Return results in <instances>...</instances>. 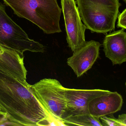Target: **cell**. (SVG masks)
<instances>
[{
	"label": "cell",
	"mask_w": 126,
	"mask_h": 126,
	"mask_svg": "<svg viewBox=\"0 0 126 126\" xmlns=\"http://www.w3.org/2000/svg\"><path fill=\"white\" fill-rule=\"evenodd\" d=\"M103 90H80L65 88L66 108L64 118L72 115L90 114L89 105L95 98L110 92Z\"/></svg>",
	"instance_id": "52a82bcc"
},
{
	"label": "cell",
	"mask_w": 126,
	"mask_h": 126,
	"mask_svg": "<svg viewBox=\"0 0 126 126\" xmlns=\"http://www.w3.org/2000/svg\"><path fill=\"white\" fill-rule=\"evenodd\" d=\"M123 0L125 1V3H126V0Z\"/></svg>",
	"instance_id": "ac0fdd59"
},
{
	"label": "cell",
	"mask_w": 126,
	"mask_h": 126,
	"mask_svg": "<svg viewBox=\"0 0 126 126\" xmlns=\"http://www.w3.org/2000/svg\"><path fill=\"white\" fill-rule=\"evenodd\" d=\"M0 109L6 114L7 126H43L50 115L30 84L1 72Z\"/></svg>",
	"instance_id": "6da1fadb"
},
{
	"label": "cell",
	"mask_w": 126,
	"mask_h": 126,
	"mask_svg": "<svg viewBox=\"0 0 126 126\" xmlns=\"http://www.w3.org/2000/svg\"><path fill=\"white\" fill-rule=\"evenodd\" d=\"M15 14L37 26L47 34L61 32L62 9L57 0H3Z\"/></svg>",
	"instance_id": "7a4b0ae2"
},
{
	"label": "cell",
	"mask_w": 126,
	"mask_h": 126,
	"mask_svg": "<svg viewBox=\"0 0 126 126\" xmlns=\"http://www.w3.org/2000/svg\"><path fill=\"white\" fill-rule=\"evenodd\" d=\"M24 59V55L0 44V72L26 81L27 72Z\"/></svg>",
	"instance_id": "9c48e42d"
},
{
	"label": "cell",
	"mask_w": 126,
	"mask_h": 126,
	"mask_svg": "<svg viewBox=\"0 0 126 126\" xmlns=\"http://www.w3.org/2000/svg\"><path fill=\"white\" fill-rule=\"evenodd\" d=\"M100 119L103 126H122L119 120L114 117L113 114L102 116Z\"/></svg>",
	"instance_id": "4fadbf2b"
},
{
	"label": "cell",
	"mask_w": 126,
	"mask_h": 126,
	"mask_svg": "<svg viewBox=\"0 0 126 126\" xmlns=\"http://www.w3.org/2000/svg\"><path fill=\"white\" fill-rule=\"evenodd\" d=\"M0 113H4V114H5V113H4V112L1 110L0 109Z\"/></svg>",
	"instance_id": "e0dca14e"
},
{
	"label": "cell",
	"mask_w": 126,
	"mask_h": 126,
	"mask_svg": "<svg viewBox=\"0 0 126 126\" xmlns=\"http://www.w3.org/2000/svg\"><path fill=\"white\" fill-rule=\"evenodd\" d=\"M118 119L122 125V126H126V114L120 115Z\"/></svg>",
	"instance_id": "2e32d148"
},
{
	"label": "cell",
	"mask_w": 126,
	"mask_h": 126,
	"mask_svg": "<svg viewBox=\"0 0 126 126\" xmlns=\"http://www.w3.org/2000/svg\"><path fill=\"white\" fill-rule=\"evenodd\" d=\"M30 88L47 111L63 122L66 108L65 87L56 79L44 78Z\"/></svg>",
	"instance_id": "5b68a950"
},
{
	"label": "cell",
	"mask_w": 126,
	"mask_h": 126,
	"mask_svg": "<svg viewBox=\"0 0 126 126\" xmlns=\"http://www.w3.org/2000/svg\"><path fill=\"white\" fill-rule=\"evenodd\" d=\"M123 103L121 95L117 92L111 91L92 100L89 103V112L91 115L100 118L120 111Z\"/></svg>",
	"instance_id": "30bf717a"
},
{
	"label": "cell",
	"mask_w": 126,
	"mask_h": 126,
	"mask_svg": "<svg viewBox=\"0 0 126 126\" xmlns=\"http://www.w3.org/2000/svg\"><path fill=\"white\" fill-rule=\"evenodd\" d=\"M64 126H103L100 118L90 114L72 115L62 120Z\"/></svg>",
	"instance_id": "7c38bea8"
},
{
	"label": "cell",
	"mask_w": 126,
	"mask_h": 126,
	"mask_svg": "<svg viewBox=\"0 0 126 126\" xmlns=\"http://www.w3.org/2000/svg\"><path fill=\"white\" fill-rule=\"evenodd\" d=\"M103 45L105 56L112 65L126 62V32L123 29L107 35Z\"/></svg>",
	"instance_id": "8fae6325"
},
{
	"label": "cell",
	"mask_w": 126,
	"mask_h": 126,
	"mask_svg": "<svg viewBox=\"0 0 126 126\" xmlns=\"http://www.w3.org/2000/svg\"><path fill=\"white\" fill-rule=\"evenodd\" d=\"M0 44L24 55L26 51L43 53L44 46L30 39L26 32L7 14L5 6L0 3Z\"/></svg>",
	"instance_id": "277c9868"
},
{
	"label": "cell",
	"mask_w": 126,
	"mask_h": 126,
	"mask_svg": "<svg viewBox=\"0 0 126 126\" xmlns=\"http://www.w3.org/2000/svg\"><path fill=\"white\" fill-rule=\"evenodd\" d=\"M66 40L68 46L75 52L81 49L86 43L85 32L87 29L82 23L75 0H61Z\"/></svg>",
	"instance_id": "8992f818"
},
{
	"label": "cell",
	"mask_w": 126,
	"mask_h": 126,
	"mask_svg": "<svg viewBox=\"0 0 126 126\" xmlns=\"http://www.w3.org/2000/svg\"><path fill=\"white\" fill-rule=\"evenodd\" d=\"M81 20L92 32L105 33L114 30L119 13V0H76Z\"/></svg>",
	"instance_id": "3957f363"
},
{
	"label": "cell",
	"mask_w": 126,
	"mask_h": 126,
	"mask_svg": "<svg viewBox=\"0 0 126 126\" xmlns=\"http://www.w3.org/2000/svg\"><path fill=\"white\" fill-rule=\"evenodd\" d=\"M101 45L95 41H87L85 46L73 52V55L67 59V65L72 69L78 77L92 67L99 57Z\"/></svg>",
	"instance_id": "ba28073f"
},
{
	"label": "cell",
	"mask_w": 126,
	"mask_h": 126,
	"mask_svg": "<svg viewBox=\"0 0 126 126\" xmlns=\"http://www.w3.org/2000/svg\"></svg>",
	"instance_id": "d6986e66"
},
{
	"label": "cell",
	"mask_w": 126,
	"mask_h": 126,
	"mask_svg": "<svg viewBox=\"0 0 126 126\" xmlns=\"http://www.w3.org/2000/svg\"><path fill=\"white\" fill-rule=\"evenodd\" d=\"M117 26L126 29V8L118 16Z\"/></svg>",
	"instance_id": "5bb4252c"
},
{
	"label": "cell",
	"mask_w": 126,
	"mask_h": 126,
	"mask_svg": "<svg viewBox=\"0 0 126 126\" xmlns=\"http://www.w3.org/2000/svg\"><path fill=\"white\" fill-rule=\"evenodd\" d=\"M7 120L6 114L0 113V126H7Z\"/></svg>",
	"instance_id": "9a60e30c"
}]
</instances>
